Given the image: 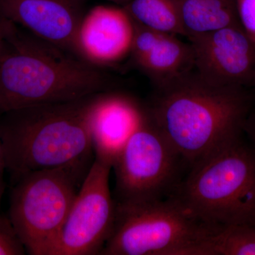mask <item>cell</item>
<instances>
[{
  "instance_id": "obj_1",
  "label": "cell",
  "mask_w": 255,
  "mask_h": 255,
  "mask_svg": "<svg viewBox=\"0 0 255 255\" xmlns=\"http://www.w3.org/2000/svg\"><path fill=\"white\" fill-rule=\"evenodd\" d=\"M147 109L189 169L241 137L251 102L244 87L215 85L193 69L155 87Z\"/></svg>"
},
{
  "instance_id": "obj_2",
  "label": "cell",
  "mask_w": 255,
  "mask_h": 255,
  "mask_svg": "<svg viewBox=\"0 0 255 255\" xmlns=\"http://www.w3.org/2000/svg\"><path fill=\"white\" fill-rule=\"evenodd\" d=\"M100 68L16 25L0 53V114L110 91Z\"/></svg>"
},
{
  "instance_id": "obj_3",
  "label": "cell",
  "mask_w": 255,
  "mask_h": 255,
  "mask_svg": "<svg viewBox=\"0 0 255 255\" xmlns=\"http://www.w3.org/2000/svg\"><path fill=\"white\" fill-rule=\"evenodd\" d=\"M96 95L0 114V139L13 184L36 171L90 169L87 162L94 152L90 114Z\"/></svg>"
},
{
  "instance_id": "obj_4",
  "label": "cell",
  "mask_w": 255,
  "mask_h": 255,
  "mask_svg": "<svg viewBox=\"0 0 255 255\" xmlns=\"http://www.w3.org/2000/svg\"><path fill=\"white\" fill-rule=\"evenodd\" d=\"M171 196L223 227L255 220V147L241 137L189 169Z\"/></svg>"
},
{
  "instance_id": "obj_5",
  "label": "cell",
  "mask_w": 255,
  "mask_h": 255,
  "mask_svg": "<svg viewBox=\"0 0 255 255\" xmlns=\"http://www.w3.org/2000/svg\"><path fill=\"white\" fill-rule=\"evenodd\" d=\"M219 226L196 217L173 196L139 203L116 202L113 231L102 255H198Z\"/></svg>"
},
{
  "instance_id": "obj_6",
  "label": "cell",
  "mask_w": 255,
  "mask_h": 255,
  "mask_svg": "<svg viewBox=\"0 0 255 255\" xmlns=\"http://www.w3.org/2000/svg\"><path fill=\"white\" fill-rule=\"evenodd\" d=\"M88 171H36L13 184L9 217L28 255H57L64 224Z\"/></svg>"
},
{
  "instance_id": "obj_7",
  "label": "cell",
  "mask_w": 255,
  "mask_h": 255,
  "mask_svg": "<svg viewBox=\"0 0 255 255\" xmlns=\"http://www.w3.org/2000/svg\"><path fill=\"white\" fill-rule=\"evenodd\" d=\"M187 167L156 125L148 109L112 166L114 200L147 202L166 199L182 180Z\"/></svg>"
},
{
  "instance_id": "obj_8",
  "label": "cell",
  "mask_w": 255,
  "mask_h": 255,
  "mask_svg": "<svg viewBox=\"0 0 255 255\" xmlns=\"http://www.w3.org/2000/svg\"><path fill=\"white\" fill-rule=\"evenodd\" d=\"M112 167L95 159L85 176L60 235L56 255H101L114 226Z\"/></svg>"
},
{
  "instance_id": "obj_9",
  "label": "cell",
  "mask_w": 255,
  "mask_h": 255,
  "mask_svg": "<svg viewBox=\"0 0 255 255\" xmlns=\"http://www.w3.org/2000/svg\"><path fill=\"white\" fill-rule=\"evenodd\" d=\"M194 69L203 78L221 86L244 87L254 83L255 42L241 24L189 38Z\"/></svg>"
},
{
  "instance_id": "obj_10",
  "label": "cell",
  "mask_w": 255,
  "mask_h": 255,
  "mask_svg": "<svg viewBox=\"0 0 255 255\" xmlns=\"http://www.w3.org/2000/svg\"><path fill=\"white\" fill-rule=\"evenodd\" d=\"M85 13L84 0H0L1 17L78 58L77 33Z\"/></svg>"
},
{
  "instance_id": "obj_11",
  "label": "cell",
  "mask_w": 255,
  "mask_h": 255,
  "mask_svg": "<svg viewBox=\"0 0 255 255\" xmlns=\"http://www.w3.org/2000/svg\"><path fill=\"white\" fill-rule=\"evenodd\" d=\"M134 23L123 6L99 5L86 11L76 37L80 59L108 66L130 55Z\"/></svg>"
},
{
  "instance_id": "obj_12",
  "label": "cell",
  "mask_w": 255,
  "mask_h": 255,
  "mask_svg": "<svg viewBox=\"0 0 255 255\" xmlns=\"http://www.w3.org/2000/svg\"><path fill=\"white\" fill-rule=\"evenodd\" d=\"M145 112L129 96L110 91L97 94L90 114L95 158L112 167Z\"/></svg>"
},
{
  "instance_id": "obj_13",
  "label": "cell",
  "mask_w": 255,
  "mask_h": 255,
  "mask_svg": "<svg viewBox=\"0 0 255 255\" xmlns=\"http://www.w3.org/2000/svg\"><path fill=\"white\" fill-rule=\"evenodd\" d=\"M133 23L130 58L155 87L194 69L190 43H184L176 35L153 31Z\"/></svg>"
},
{
  "instance_id": "obj_14",
  "label": "cell",
  "mask_w": 255,
  "mask_h": 255,
  "mask_svg": "<svg viewBox=\"0 0 255 255\" xmlns=\"http://www.w3.org/2000/svg\"><path fill=\"white\" fill-rule=\"evenodd\" d=\"M179 4L188 38L240 24L236 0H179Z\"/></svg>"
},
{
  "instance_id": "obj_15",
  "label": "cell",
  "mask_w": 255,
  "mask_h": 255,
  "mask_svg": "<svg viewBox=\"0 0 255 255\" xmlns=\"http://www.w3.org/2000/svg\"><path fill=\"white\" fill-rule=\"evenodd\" d=\"M123 7L134 22L153 31L185 36L179 0H130Z\"/></svg>"
},
{
  "instance_id": "obj_16",
  "label": "cell",
  "mask_w": 255,
  "mask_h": 255,
  "mask_svg": "<svg viewBox=\"0 0 255 255\" xmlns=\"http://www.w3.org/2000/svg\"><path fill=\"white\" fill-rule=\"evenodd\" d=\"M198 255H255V220L221 227L201 243Z\"/></svg>"
},
{
  "instance_id": "obj_17",
  "label": "cell",
  "mask_w": 255,
  "mask_h": 255,
  "mask_svg": "<svg viewBox=\"0 0 255 255\" xmlns=\"http://www.w3.org/2000/svg\"><path fill=\"white\" fill-rule=\"evenodd\" d=\"M26 254V248L9 216L0 213V255Z\"/></svg>"
},
{
  "instance_id": "obj_18",
  "label": "cell",
  "mask_w": 255,
  "mask_h": 255,
  "mask_svg": "<svg viewBox=\"0 0 255 255\" xmlns=\"http://www.w3.org/2000/svg\"><path fill=\"white\" fill-rule=\"evenodd\" d=\"M240 24L255 42V0H236Z\"/></svg>"
},
{
  "instance_id": "obj_19",
  "label": "cell",
  "mask_w": 255,
  "mask_h": 255,
  "mask_svg": "<svg viewBox=\"0 0 255 255\" xmlns=\"http://www.w3.org/2000/svg\"><path fill=\"white\" fill-rule=\"evenodd\" d=\"M16 24L0 16V53L4 48L6 40L14 31Z\"/></svg>"
},
{
  "instance_id": "obj_20",
  "label": "cell",
  "mask_w": 255,
  "mask_h": 255,
  "mask_svg": "<svg viewBox=\"0 0 255 255\" xmlns=\"http://www.w3.org/2000/svg\"><path fill=\"white\" fill-rule=\"evenodd\" d=\"M5 171H6V158H5L4 147L0 139V206H1V199L6 189V183L4 180Z\"/></svg>"
},
{
  "instance_id": "obj_21",
  "label": "cell",
  "mask_w": 255,
  "mask_h": 255,
  "mask_svg": "<svg viewBox=\"0 0 255 255\" xmlns=\"http://www.w3.org/2000/svg\"><path fill=\"white\" fill-rule=\"evenodd\" d=\"M244 131L248 133L252 144L255 147V112L250 114L245 124Z\"/></svg>"
},
{
  "instance_id": "obj_22",
  "label": "cell",
  "mask_w": 255,
  "mask_h": 255,
  "mask_svg": "<svg viewBox=\"0 0 255 255\" xmlns=\"http://www.w3.org/2000/svg\"><path fill=\"white\" fill-rule=\"evenodd\" d=\"M84 1H86V0H84ZM107 1H112V2L115 3V4L124 6V5L127 4L130 0H107Z\"/></svg>"
},
{
  "instance_id": "obj_23",
  "label": "cell",
  "mask_w": 255,
  "mask_h": 255,
  "mask_svg": "<svg viewBox=\"0 0 255 255\" xmlns=\"http://www.w3.org/2000/svg\"><path fill=\"white\" fill-rule=\"evenodd\" d=\"M254 84H255V82H254Z\"/></svg>"
}]
</instances>
